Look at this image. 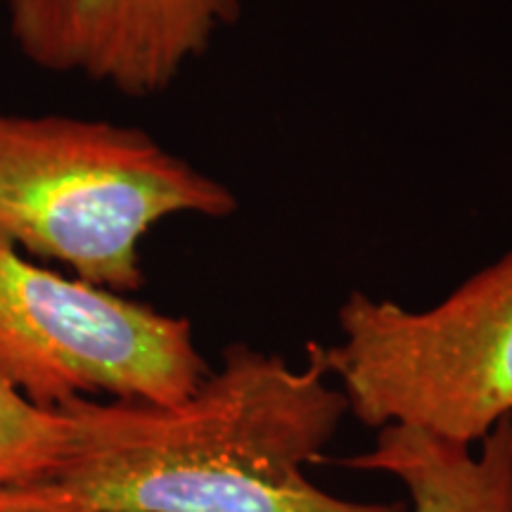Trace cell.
<instances>
[{"label":"cell","instance_id":"6da1fadb","mask_svg":"<svg viewBox=\"0 0 512 512\" xmlns=\"http://www.w3.org/2000/svg\"><path fill=\"white\" fill-rule=\"evenodd\" d=\"M306 354L292 366L233 344L176 403H62L67 446L55 482L100 512H406L309 477L349 411L313 344Z\"/></svg>","mask_w":512,"mask_h":512},{"label":"cell","instance_id":"7a4b0ae2","mask_svg":"<svg viewBox=\"0 0 512 512\" xmlns=\"http://www.w3.org/2000/svg\"><path fill=\"white\" fill-rule=\"evenodd\" d=\"M235 192L145 131L0 112V242L105 290L145 285L140 245L174 216L226 219Z\"/></svg>","mask_w":512,"mask_h":512},{"label":"cell","instance_id":"3957f363","mask_svg":"<svg viewBox=\"0 0 512 512\" xmlns=\"http://www.w3.org/2000/svg\"><path fill=\"white\" fill-rule=\"evenodd\" d=\"M313 344L361 425L477 446L512 418V247L427 309L351 292Z\"/></svg>","mask_w":512,"mask_h":512},{"label":"cell","instance_id":"277c9868","mask_svg":"<svg viewBox=\"0 0 512 512\" xmlns=\"http://www.w3.org/2000/svg\"><path fill=\"white\" fill-rule=\"evenodd\" d=\"M0 370L36 401L176 403L209 375L188 318L38 266L0 242Z\"/></svg>","mask_w":512,"mask_h":512},{"label":"cell","instance_id":"5b68a950","mask_svg":"<svg viewBox=\"0 0 512 512\" xmlns=\"http://www.w3.org/2000/svg\"><path fill=\"white\" fill-rule=\"evenodd\" d=\"M240 15V0H8L19 53L147 98L166 91Z\"/></svg>","mask_w":512,"mask_h":512},{"label":"cell","instance_id":"8992f818","mask_svg":"<svg viewBox=\"0 0 512 512\" xmlns=\"http://www.w3.org/2000/svg\"><path fill=\"white\" fill-rule=\"evenodd\" d=\"M342 465L394 477L408 494L406 512H512L510 418L477 446L382 427L368 451Z\"/></svg>","mask_w":512,"mask_h":512},{"label":"cell","instance_id":"52a82bcc","mask_svg":"<svg viewBox=\"0 0 512 512\" xmlns=\"http://www.w3.org/2000/svg\"><path fill=\"white\" fill-rule=\"evenodd\" d=\"M67 446V418L60 408L31 401L0 370V486L50 482Z\"/></svg>","mask_w":512,"mask_h":512},{"label":"cell","instance_id":"ba28073f","mask_svg":"<svg viewBox=\"0 0 512 512\" xmlns=\"http://www.w3.org/2000/svg\"><path fill=\"white\" fill-rule=\"evenodd\" d=\"M0 512H100L55 479L0 486Z\"/></svg>","mask_w":512,"mask_h":512},{"label":"cell","instance_id":"9c48e42d","mask_svg":"<svg viewBox=\"0 0 512 512\" xmlns=\"http://www.w3.org/2000/svg\"><path fill=\"white\" fill-rule=\"evenodd\" d=\"M510 425H512V418H510Z\"/></svg>","mask_w":512,"mask_h":512}]
</instances>
